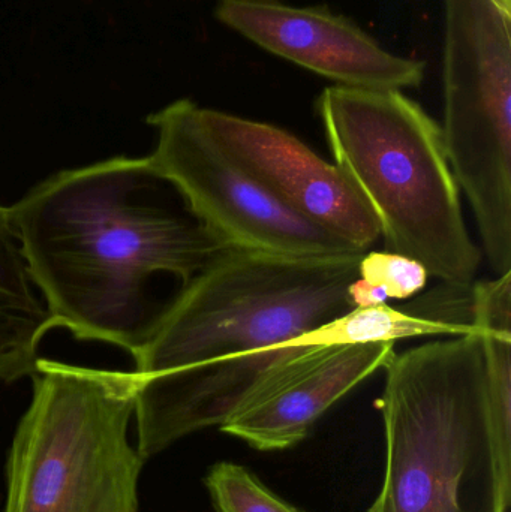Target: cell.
I'll return each instance as SVG.
<instances>
[{
	"mask_svg": "<svg viewBox=\"0 0 511 512\" xmlns=\"http://www.w3.org/2000/svg\"><path fill=\"white\" fill-rule=\"evenodd\" d=\"M365 254L230 248L183 286L132 357L141 459L221 427L294 355L323 343L363 342L348 291Z\"/></svg>",
	"mask_w": 511,
	"mask_h": 512,
	"instance_id": "1",
	"label": "cell"
},
{
	"mask_svg": "<svg viewBox=\"0 0 511 512\" xmlns=\"http://www.w3.org/2000/svg\"><path fill=\"white\" fill-rule=\"evenodd\" d=\"M146 158L63 170L8 207L30 277L54 325L134 357L168 309L158 285H188L231 248Z\"/></svg>",
	"mask_w": 511,
	"mask_h": 512,
	"instance_id": "2",
	"label": "cell"
},
{
	"mask_svg": "<svg viewBox=\"0 0 511 512\" xmlns=\"http://www.w3.org/2000/svg\"><path fill=\"white\" fill-rule=\"evenodd\" d=\"M384 369L386 474L368 512H507L482 331L395 352Z\"/></svg>",
	"mask_w": 511,
	"mask_h": 512,
	"instance_id": "3",
	"label": "cell"
},
{
	"mask_svg": "<svg viewBox=\"0 0 511 512\" xmlns=\"http://www.w3.org/2000/svg\"><path fill=\"white\" fill-rule=\"evenodd\" d=\"M318 108L335 164L377 219L386 251L420 262L444 285H473L482 254L441 126L401 90L327 87Z\"/></svg>",
	"mask_w": 511,
	"mask_h": 512,
	"instance_id": "4",
	"label": "cell"
},
{
	"mask_svg": "<svg viewBox=\"0 0 511 512\" xmlns=\"http://www.w3.org/2000/svg\"><path fill=\"white\" fill-rule=\"evenodd\" d=\"M8 463L6 512H137L134 372L38 361Z\"/></svg>",
	"mask_w": 511,
	"mask_h": 512,
	"instance_id": "5",
	"label": "cell"
},
{
	"mask_svg": "<svg viewBox=\"0 0 511 512\" xmlns=\"http://www.w3.org/2000/svg\"><path fill=\"white\" fill-rule=\"evenodd\" d=\"M444 14L441 134L489 264L503 276L511 271V8L444 0Z\"/></svg>",
	"mask_w": 511,
	"mask_h": 512,
	"instance_id": "6",
	"label": "cell"
},
{
	"mask_svg": "<svg viewBox=\"0 0 511 512\" xmlns=\"http://www.w3.org/2000/svg\"><path fill=\"white\" fill-rule=\"evenodd\" d=\"M156 131L153 165L192 215L231 248L282 256L362 254L267 191L215 140L200 105L179 99L147 117Z\"/></svg>",
	"mask_w": 511,
	"mask_h": 512,
	"instance_id": "7",
	"label": "cell"
},
{
	"mask_svg": "<svg viewBox=\"0 0 511 512\" xmlns=\"http://www.w3.org/2000/svg\"><path fill=\"white\" fill-rule=\"evenodd\" d=\"M216 17L263 50L336 86L402 92L420 86L425 77V63L393 54L356 23L323 6L219 0Z\"/></svg>",
	"mask_w": 511,
	"mask_h": 512,
	"instance_id": "8",
	"label": "cell"
},
{
	"mask_svg": "<svg viewBox=\"0 0 511 512\" xmlns=\"http://www.w3.org/2000/svg\"><path fill=\"white\" fill-rule=\"evenodd\" d=\"M200 117L222 149L294 212L360 252L371 251L380 227L338 165L285 129L200 107Z\"/></svg>",
	"mask_w": 511,
	"mask_h": 512,
	"instance_id": "9",
	"label": "cell"
},
{
	"mask_svg": "<svg viewBox=\"0 0 511 512\" xmlns=\"http://www.w3.org/2000/svg\"><path fill=\"white\" fill-rule=\"evenodd\" d=\"M395 342L323 343L273 370L219 429L260 451L300 444L318 418L383 369Z\"/></svg>",
	"mask_w": 511,
	"mask_h": 512,
	"instance_id": "10",
	"label": "cell"
},
{
	"mask_svg": "<svg viewBox=\"0 0 511 512\" xmlns=\"http://www.w3.org/2000/svg\"><path fill=\"white\" fill-rule=\"evenodd\" d=\"M8 207L0 206V381L36 372L39 345L56 328L44 298L35 292Z\"/></svg>",
	"mask_w": 511,
	"mask_h": 512,
	"instance_id": "11",
	"label": "cell"
},
{
	"mask_svg": "<svg viewBox=\"0 0 511 512\" xmlns=\"http://www.w3.org/2000/svg\"><path fill=\"white\" fill-rule=\"evenodd\" d=\"M471 318L485 345L489 414L504 477L511 481V273L471 286Z\"/></svg>",
	"mask_w": 511,
	"mask_h": 512,
	"instance_id": "12",
	"label": "cell"
},
{
	"mask_svg": "<svg viewBox=\"0 0 511 512\" xmlns=\"http://www.w3.org/2000/svg\"><path fill=\"white\" fill-rule=\"evenodd\" d=\"M206 486L216 512H302L236 463H216L207 475Z\"/></svg>",
	"mask_w": 511,
	"mask_h": 512,
	"instance_id": "13",
	"label": "cell"
},
{
	"mask_svg": "<svg viewBox=\"0 0 511 512\" xmlns=\"http://www.w3.org/2000/svg\"><path fill=\"white\" fill-rule=\"evenodd\" d=\"M359 279L387 301L405 300L425 289L429 274L420 262L408 256L368 251L360 259Z\"/></svg>",
	"mask_w": 511,
	"mask_h": 512,
	"instance_id": "14",
	"label": "cell"
},
{
	"mask_svg": "<svg viewBox=\"0 0 511 512\" xmlns=\"http://www.w3.org/2000/svg\"><path fill=\"white\" fill-rule=\"evenodd\" d=\"M501 2H503L504 5L509 6V8H511V0H501Z\"/></svg>",
	"mask_w": 511,
	"mask_h": 512,
	"instance_id": "15",
	"label": "cell"
}]
</instances>
